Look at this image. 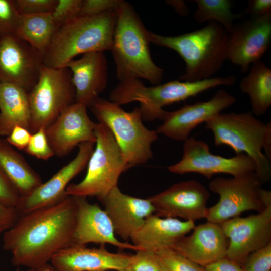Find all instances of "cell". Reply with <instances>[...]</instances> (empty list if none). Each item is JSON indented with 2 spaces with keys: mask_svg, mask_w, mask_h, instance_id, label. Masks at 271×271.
<instances>
[{
  "mask_svg": "<svg viewBox=\"0 0 271 271\" xmlns=\"http://www.w3.org/2000/svg\"><path fill=\"white\" fill-rule=\"evenodd\" d=\"M229 241L220 225L208 222L195 226L170 248L203 267L226 257Z\"/></svg>",
  "mask_w": 271,
  "mask_h": 271,
  "instance_id": "obj_22",
  "label": "cell"
},
{
  "mask_svg": "<svg viewBox=\"0 0 271 271\" xmlns=\"http://www.w3.org/2000/svg\"><path fill=\"white\" fill-rule=\"evenodd\" d=\"M31 135L32 133L28 129L16 125L7 137L6 141L10 145L19 150H24L29 142Z\"/></svg>",
  "mask_w": 271,
  "mask_h": 271,
  "instance_id": "obj_40",
  "label": "cell"
},
{
  "mask_svg": "<svg viewBox=\"0 0 271 271\" xmlns=\"http://www.w3.org/2000/svg\"><path fill=\"white\" fill-rule=\"evenodd\" d=\"M20 16L15 0H0V38L15 34Z\"/></svg>",
  "mask_w": 271,
  "mask_h": 271,
  "instance_id": "obj_31",
  "label": "cell"
},
{
  "mask_svg": "<svg viewBox=\"0 0 271 271\" xmlns=\"http://www.w3.org/2000/svg\"><path fill=\"white\" fill-rule=\"evenodd\" d=\"M57 0H15L20 14L51 12Z\"/></svg>",
  "mask_w": 271,
  "mask_h": 271,
  "instance_id": "obj_36",
  "label": "cell"
},
{
  "mask_svg": "<svg viewBox=\"0 0 271 271\" xmlns=\"http://www.w3.org/2000/svg\"><path fill=\"white\" fill-rule=\"evenodd\" d=\"M20 215L16 208L0 202V237L14 226Z\"/></svg>",
  "mask_w": 271,
  "mask_h": 271,
  "instance_id": "obj_39",
  "label": "cell"
},
{
  "mask_svg": "<svg viewBox=\"0 0 271 271\" xmlns=\"http://www.w3.org/2000/svg\"><path fill=\"white\" fill-rule=\"evenodd\" d=\"M20 15V23L15 35L43 56L57 30L51 12Z\"/></svg>",
  "mask_w": 271,
  "mask_h": 271,
  "instance_id": "obj_28",
  "label": "cell"
},
{
  "mask_svg": "<svg viewBox=\"0 0 271 271\" xmlns=\"http://www.w3.org/2000/svg\"><path fill=\"white\" fill-rule=\"evenodd\" d=\"M216 146L227 145L236 155L244 153L256 165L255 174L262 185L271 179V123H264L251 111L220 113L205 122Z\"/></svg>",
  "mask_w": 271,
  "mask_h": 271,
  "instance_id": "obj_4",
  "label": "cell"
},
{
  "mask_svg": "<svg viewBox=\"0 0 271 271\" xmlns=\"http://www.w3.org/2000/svg\"><path fill=\"white\" fill-rule=\"evenodd\" d=\"M96 146L87 164V170L80 182L68 185L65 195L100 200L118 186L119 178L131 167L109 128L98 122L95 129Z\"/></svg>",
  "mask_w": 271,
  "mask_h": 271,
  "instance_id": "obj_8",
  "label": "cell"
},
{
  "mask_svg": "<svg viewBox=\"0 0 271 271\" xmlns=\"http://www.w3.org/2000/svg\"><path fill=\"white\" fill-rule=\"evenodd\" d=\"M77 204L76 222L73 246H85L90 243L108 244L121 249L137 251L132 243L122 242L116 237L112 222L99 205L89 203L86 198L75 197Z\"/></svg>",
  "mask_w": 271,
  "mask_h": 271,
  "instance_id": "obj_19",
  "label": "cell"
},
{
  "mask_svg": "<svg viewBox=\"0 0 271 271\" xmlns=\"http://www.w3.org/2000/svg\"><path fill=\"white\" fill-rule=\"evenodd\" d=\"M31 111L29 131L46 128L69 106L75 102L72 73L67 67H41L38 79L28 92Z\"/></svg>",
  "mask_w": 271,
  "mask_h": 271,
  "instance_id": "obj_9",
  "label": "cell"
},
{
  "mask_svg": "<svg viewBox=\"0 0 271 271\" xmlns=\"http://www.w3.org/2000/svg\"><path fill=\"white\" fill-rule=\"evenodd\" d=\"M205 271H244L241 265L227 257L204 267Z\"/></svg>",
  "mask_w": 271,
  "mask_h": 271,
  "instance_id": "obj_42",
  "label": "cell"
},
{
  "mask_svg": "<svg viewBox=\"0 0 271 271\" xmlns=\"http://www.w3.org/2000/svg\"><path fill=\"white\" fill-rule=\"evenodd\" d=\"M87 106L74 102L66 108L45 128L46 135L54 155L64 157L84 142L96 143L97 123L88 116Z\"/></svg>",
  "mask_w": 271,
  "mask_h": 271,
  "instance_id": "obj_17",
  "label": "cell"
},
{
  "mask_svg": "<svg viewBox=\"0 0 271 271\" xmlns=\"http://www.w3.org/2000/svg\"><path fill=\"white\" fill-rule=\"evenodd\" d=\"M197 8L193 14L194 19L202 24L214 21L220 24L228 32L234 26V21L241 18L242 14L232 12V2L230 0H196Z\"/></svg>",
  "mask_w": 271,
  "mask_h": 271,
  "instance_id": "obj_29",
  "label": "cell"
},
{
  "mask_svg": "<svg viewBox=\"0 0 271 271\" xmlns=\"http://www.w3.org/2000/svg\"><path fill=\"white\" fill-rule=\"evenodd\" d=\"M236 98L223 88L205 101L186 105L180 109L167 111L162 123L156 130L174 140L185 141L193 129L235 103Z\"/></svg>",
  "mask_w": 271,
  "mask_h": 271,
  "instance_id": "obj_16",
  "label": "cell"
},
{
  "mask_svg": "<svg viewBox=\"0 0 271 271\" xmlns=\"http://www.w3.org/2000/svg\"><path fill=\"white\" fill-rule=\"evenodd\" d=\"M129 268L132 271H163L155 253L143 250L130 255Z\"/></svg>",
  "mask_w": 271,
  "mask_h": 271,
  "instance_id": "obj_35",
  "label": "cell"
},
{
  "mask_svg": "<svg viewBox=\"0 0 271 271\" xmlns=\"http://www.w3.org/2000/svg\"><path fill=\"white\" fill-rule=\"evenodd\" d=\"M35 271H57L50 263H46L35 269Z\"/></svg>",
  "mask_w": 271,
  "mask_h": 271,
  "instance_id": "obj_44",
  "label": "cell"
},
{
  "mask_svg": "<svg viewBox=\"0 0 271 271\" xmlns=\"http://www.w3.org/2000/svg\"><path fill=\"white\" fill-rule=\"evenodd\" d=\"M126 271H132L129 267L126 270Z\"/></svg>",
  "mask_w": 271,
  "mask_h": 271,
  "instance_id": "obj_46",
  "label": "cell"
},
{
  "mask_svg": "<svg viewBox=\"0 0 271 271\" xmlns=\"http://www.w3.org/2000/svg\"><path fill=\"white\" fill-rule=\"evenodd\" d=\"M90 108L98 122L109 128L131 167L152 158V145L158 133L144 125L139 107L127 112L120 105L99 97Z\"/></svg>",
  "mask_w": 271,
  "mask_h": 271,
  "instance_id": "obj_7",
  "label": "cell"
},
{
  "mask_svg": "<svg viewBox=\"0 0 271 271\" xmlns=\"http://www.w3.org/2000/svg\"><path fill=\"white\" fill-rule=\"evenodd\" d=\"M95 144L92 142L81 143L78 146L76 157L72 161L29 194L21 197L17 207L20 214H26L52 205L65 198L67 196L65 190L69 183L87 166L94 151Z\"/></svg>",
  "mask_w": 271,
  "mask_h": 271,
  "instance_id": "obj_18",
  "label": "cell"
},
{
  "mask_svg": "<svg viewBox=\"0 0 271 271\" xmlns=\"http://www.w3.org/2000/svg\"><path fill=\"white\" fill-rule=\"evenodd\" d=\"M240 265L244 271H270L271 242L250 253Z\"/></svg>",
  "mask_w": 271,
  "mask_h": 271,
  "instance_id": "obj_33",
  "label": "cell"
},
{
  "mask_svg": "<svg viewBox=\"0 0 271 271\" xmlns=\"http://www.w3.org/2000/svg\"><path fill=\"white\" fill-rule=\"evenodd\" d=\"M116 22L111 51L120 81L144 79L160 84L163 70L153 61L148 31L133 7L120 0L115 9Z\"/></svg>",
  "mask_w": 271,
  "mask_h": 271,
  "instance_id": "obj_2",
  "label": "cell"
},
{
  "mask_svg": "<svg viewBox=\"0 0 271 271\" xmlns=\"http://www.w3.org/2000/svg\"><path fill=\"white\" fill-rule=\"evenodd\" d=\"M195 227L193 221L163 218L153 214L145 220L130 239L139 250L156 253L162 249L170 248Z\"/></svg>",
  "mask_w": 271,
  "mask_h": 271,
  "instance_id": "obj_24",
  "label": "cell"
},
{
  "mask_svg": "<svg viewBox=\"0 0 271 271\" xmlns=\"http://www.w3.org/2000/svg\"><path fill=\"white\" fill-rule=\"evenodd\" d=\"M167 169L172 173L181 175L197 173L210 179L218 173L239 177L254 173L256 165L253 160L244 153L231 158L212 154L207 143L190 137L184 141L181 159Z\"/></svg>",
  "mask_w": 271,
  "mask_h": 271,
  "instance_id": "obj_11",
  "label": "cell"
},
{
  "mask_svg": "<svg viewBox=\"0 0 271 271\" xmlns=\"http://www.w3.org/2000/svg\"><path fill=\"white\" fill-rule=\"evenodd\" d=\"M150 42L171 49L186 64L180 81H196L211 78L227 60L228 32L219 23L210 21L204 27L174 36L149 31Z\"/></svg>",
  "mask_w": 271,
  "mask_h": 271,
  "instance_id": "obj_3",
  "label": "cell"
},
{
  "mask_svg": "<svg viewBox=\"0 0 271 271\" xmlns=\"http://www.w3.org/2000/svg\"><path fill=\"white\" fill-rule=\"evenodd\" d=\"M220 225L229 239L226 257L240 264L250 253L271 242V207L256 215L233 218Z\"/></svg>",
  "mask_w": 271,
  "mask_h": 271,
  "instance_id": "obj_15",
  "label": "cell"
},
{
  "mask_svg": "<svg viewBox=\"0 0 271 271\" xmlns=\"http://www.w3.org/2000/svg\"><path fill=\"white\" fill-rule=\"evenodd\" d=\"M236 82L233 76L216 77L196 81L178 80L146 86L140 79L120 81L111 91L110 101L119 105L134 101L140 103L142 119L163 120L167 111L163 107L185 100L218 86H230Z\"/></svg>",
  "mask_w": 271,
  "mask_h": 271,
  "instance_id": "obj_6",
  "label": "cell"
},
{
  "mask_svg": "<svg viewBox=\"0 0 271 271\" xmlns=\"http://www.w3.org/2000/svg\"><path fill=\"white\" fill-rule=\"evenodd\" d=\"M271 12L270 0H250L248 2L245 13L251 18L263 16Z\"/></svg>",
  "mask_w": 271,
  "mask_h": 271,
  "instance_id": "obj_41",
  "label": "cell"
},
{
  "mask_svg": "<svg viewBox=\"0 0 271 271\" xmlns=\"http://www.w3.org/2000/svg\"><path fill=\"white\" fill-rule=\"evenodd\" d=\"M24 151L32 156L44 160L54 155L48 143L45 128H41L32 134Z\"/></svg>",
  "mask_w": 271,
  "mask_h": 271,
  "instance_id": "obj_34",
  "label": "cell"
},
{
  "mask_svg": "<svg viewBox=\"0 0 271 271\" xmlns=\"http://www.w3.org/2000/svg\"><path fill=\"white\" fill-rule=\"evenodd\" d=\"M30 121L28 93L15 85L0 82V136L8 137L16 125L29 130Z\"/></svg>",
  "mask_w": 271,
  "mask_h": 271,
  "instance_id": "obj_25",
  "label": "cell"
},
{
  "mask_svg": "<svg viewBox=\"0 0 271 271\" xmlns=\"http://www.w3.org/2000/svg\"><path fill=\"white\" fill-rule=\"evenodd\" d=\"M262 184L255 173L226 178H216L209 184L210 191L218 194V202L207 209L208 222L221 225L247 210L261 212L264 209L259 190Z\"/></svg>",
  "mask_w": 271,
  "mask_h": 271,
  "instance_id": "obj_10",
  "label": "cell"
},
{
  "mask_svg": "<svg viewBox=\"0 0 271 271\" xmlns=\"http://www.w3.org/2000/svg\"><path fill=\"white\" fill-rule=\"evenodd\" d=\"M209 196L205 186L190 180L174 184L148 198L159 216L194 221L206 218Z\"/></svg>",
  "mask_w": 271,
  "mask_h": 271,
  "instance_id": "obj_14",
  "label": "cell"
},
{
  "mask_svg": "<svg viewBox=\"0 0 271 271\" xmlns=\"http://www.w3.org/2000/svg\"><path fill=\"white\" fill-rule=\"evenodd\" d=\"M115 10L93 16H79L58 28L43 54V64L66 67L78 55L112 49Z\"/></svg>",
  "mask_w": 271,
  "mask_h": 271,
  "instance_id": "obj_5",
  "label": "cell"
},
{
  "mask_svg": "<svg viewBox=\"0 0 271 271\" xmlns=\"http://www.w3.org/2000/svg\"><path fill=\"white\" fill-rule=\"evenodd\" d=\"M77 211L76 198L21 215L3 235V247L13 265L36 269L49 263L59 251L73 246Z\"/></svg>",
  "mask_w": 271,
  "mask_h": 271,
  "instance_id": "obj_1",
  "label": "cell"
},
{
  "mask_svg": "<svg viewBox=\"0 0 271 271\" xmlns=\"http://www.w3.org/2000/svg\"><path fill=\"white\" fill-rule=\"evenodd\" d=\"M155 254L163 271H205L204 267L171 248L162 249Z\"/></svg>",
  "mask_w": 271,
  "mask_h": 271,
  "instance_id": "obj_30",
  "label": "cell"
},
{
  "mask_svg": "<svg viewBox=\"0 0 271 271\" xmlns=\"http://www.w3.org/2000/svg\"><path fill=\"white\" fill-rule=\"evenodd\" d=\"M43 56L15 35L0 38V82L15 85L28 93L36 83Z\"/></svg>",
  "mask_w": 271,
  "mask_h": 271,
  "instance_id": "obj_13",
  "label": "cell"
},
{
  "mask_svg": "<svg viewBox=\"0 0 271 271\" xmlns=\"http://www.w3.org/2000/svg\"><path fill=\"white\" fill-rule=\"evenodd\" d=\"M271 44V12L250 18L237 25L228 33L227 60L249 71L251 65L261 60Z\"/></svg>",
  "mask_w": 271,
  "mask_h": 271,
  "instance_id": "obj_12",
  "label": "cell"
},
{
  "mask_svg": "<svg viewBox=\"0 0 271 271\" xmlns=\"http://www.w3.org/2000/svg\"><path fill=\"white\" fill-rule=\"evenodd\" d=\"M99 201L104 205V210L112 222L116 235L124 240L130 239L145 220L155 212L149 198L126 194L118 186Z\"/></svg>",
  "mask_w": 271,
  "mask_h": 271,
  "instance_id": "obj_20",
  "label": "cell"
},
{
  "mask_svg": "<svg viewBox=\"0 0 271 271\" xmlns=\"http://www.w3.org/2000/svg\"><path fill=\"white\" fill-rule=\"evenodd\" d=\"M27 271H35V269H28Z\"/></svg>",
  "mask_w": 271,
  "mask_h": 271,
  "instance_id": "obj_45",
  "label": "cell"
},
{
  "mask_svg": "<svg viewBox=\"0 0 271 271\" xmlns=\"http://www.w3.org/2000/svg\"><path fill=\"white\" fill-rule=\"evenodd\" d=\"M120 0L83 1L79 16H93L114 10Z\"/></svg>",
  "mask_w": 271,
  "mask_h": 271,
  "instance_id": "obj_37",
  "label": "cell"
},
{
  "mask_svg": "<svg viewBox=\"0 0 271 271\" xmlns=\"http://www.w3.org/2000/svg\"><path fill=\"white\" fill-rule=\"evenodd\" d=\"M20 198L0 168V202L17 208Z\"/></svg>",
  "mask_w": 271,
  "mask_h": 271,
  "instance_id": "obj_38",
  "label": "cell"
},
{
  "mask_svg": "<svg viewBox=\"0 0 271 271\" xmlns=\"http://www.w3.org/2000/svg\"><path fill=\"white\" fill-rule=\"evenodd\" d=\"M82 0H57L51 12L57 29L79 16Z\"/></svg>",
  "mask_w": 271,
  "mask_h": 271,
  "instance_id": "obj_32",
  "label": "cell"
},
{
  "mask_svg": "<svg viewBox=\"0 0 271 271\" xmlns=\"http://www.w3.org/2000/svg\"><path fill=\"white\" fill-rule=\"evenodd\" d=\"M168 4L174 8L180 15L186 16L189 12V9L182 1H168Z\"/></svg>",
  "mask_w": 271,
  "mask_h": 271,
  "instance_id": "obj_43",
  "label": "cell"
},
{
  "mask_svg": "<svg viewBox=\"0 0 271 271\" xmlns=\"http://www.w3.org/2000/svg\"><path fill=\"white\" fill-rule=\"evenodd\" d=\"M130 258L129 254L110 252L103 245L71 246L55 253L50 262L57 271H126Z\"/></svg>",
  "mask_w": 271,
  "mask_h": 271,
  "instance_id": "obj_21",
  "label": "cell"
},
{
  "mask_svg": "<svg viewBox=\"0 0 271 271\" xmlns=\"http://www.w3.org/2000/svg\"><path fill=\"white\" fill-rule=\"evenodd\" d=\"M71 72L76 91L75 102L90 107L107 84V61L103 52L82 54L66 65Z\"/></svg>",
  "mask_w": 271,
  "mask_h": 271,
  "instance_id": "obj_23",
  "label": "cell"
},
{
  "mask_svg": "<svg viewBox=\"0 0 271 271\" xmlns=\"http://www.w3.org/2000/svg\"><path fill=\"white\" fill-rule=\"evenodd\" d=\"M0 168L20 197L26 196L43 183L38 174L6 140L0 139Z\"/></svg>",
  "mask_w": 271,
  "mask_h": 271,
  "instance_id": "obj_26",
  "label": "cell"
},
{
  "mask_svg": "<svg viewBox=\"0 0 271 271\" xmlns=\"http://www.w3.org/2000/svg\"><path fill=\"white\" fill-rule=\"evenodd\" d=\"M240 91L250 98L251 112L265 115L271 106V69L261 60L252 64L239 83Z\"/></svg>",
  "mask_w": 271,
  "mask_h": 271,
  "instance_id": "obj_27",
  "label": "cell"
}]
</instances>
